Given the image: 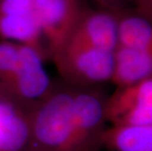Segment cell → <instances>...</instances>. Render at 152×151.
Returning <instances> with one entry per match:
<instances>
[{
    "mask_svg": "<svg viewBox=\"0 0 152 151\" xmlns=\"http://www.w3.org/2000/svg\"><path fill=\"white\" fill-rule=\"evenodd\" d=\"M103 147L112 151H152V125H111L103 134Z\"/></svg>",
    "mask_w": 152,
    "mask_h": 151,
    "instance_id": "cell-10",
    "label": "cell"
},
{
    "mask_svg": "<svg viewBox=\"0 0 152 151\" xmlns=\"http://www.w3.org/2000/svg\"><path fill=\"white\" fill-rule=\"evenodd\" d=\"M152 79V49L117 46L111 81L117 88Z\"/></svg>",
    "mask_w": 152,
    "mask_h": 151,
    "instance_id": "cell-8",
    "label": "cell"
},
{
    "mask_svg": "<svg viewBox=\"0 0 152 151\" xmlns=\"http://www.w3.org/2000/svg\"><path fill=\"white\" fill-rule=\"evenodd\" d=\"M106 117L112 126L152 125V79L117 88L107 98Z\"/></svg>",
    "mask_w": 152,
    "mask_h": 151,
    "instance_id": "cell-5",
    "label": "cell"
},
{
    "mask_svg": "<svg viewBox=\"0 0 152 151\" xmlns=\"http://www.w3.org/2000/svg\"><path fill=\"white\" fill-rule=\"evenodd\" d=\"M20 45L10 41L0 42V85L12 76L17 67Z\"/></svg>",
    "mask_w": 152,
    "mask_h": 151,
    "instance_id": "cell-13",
    "label": "cell"
},
{
    "mask_svg": "<svg viewBox=\"0 0 152 151\" xmlns=\"http://www.w3.org/2000/svg\"><path fill=\"white\" fill-rule=\"evenodd\" d=\"M58 72L74 88L95 86L111 81L114 52L69 37L52 54Z\"/></svg>",
    "mask_w": 152,
    "mask_h": 151,
    "instance_id": "cell-2",
    "label": "cell"
},
{
    "mask_svg": "<svg viewBox=\"0 0 152 151\" xmlns=\"http://www.w3.org/2000/svg\"><path fill=\"white\" fill-rule=\"evenodd\" d=\"M28 139V113L0 93V151H25Z\"/></svg>",
    "mask_w": 152,
    "mask_h": 151,
    "instance_id": "cell-9",
    "label": "cell"
},
{
    "mask_svg": "<svg viewBox=\"0 0 152 151\" xmlns=\"http://www.w3.org/2000/svg\"><path fill=\"white\" fill-rule=\"evenodd\" d=\"M115 12L118 19V46L152 49V21L132 10Z\"/></svg>",
    "mask_w": 152,
    "mask_h": 151,
    "instance_id": "cell-11",
    "label": "cell"
},
{
    "mask_svg": "<svg viewBox=\"0 0 152 151\" xmlns=\"http://www.w3.org/2000/svg\"><path fill=\"white\" fill-rule=\"evenodd\" d=\"M34 10L51 54L65 43L82 13L80 0H33Z\"/></svg>",
    "mask_w": 152,
    "mask_h": 151,
    "instance_id": "cell-6",
    "label": "cell"
},
{
    "mask_svg": "<svg viewBox=\"0 0 152 151\" xmlns=\"http://www.w3.org/2000/svg\"><path fill=\"white\" fill-rule=\"evenodd\" d=\"M70 36L92 46L114 52L118 46V19L116 12L86 10L83 8Z\"/></svg>",
    "mask_w": 152,
    "mask_h": 151,
    "instance_id": "cell-7",
    "label": "cell"
},
{
    "mask_svg": "<svg viewBox=\"0 0 152 151\" xmlns=\"http://www.w3.org/2000/svg\"><path fill=\"white\" fill-rule=\"evenodd\" d=\"M131 6V10L140 14L152 21V0H119Z\"/></svg>",
    "mask_w": 152,
    "mask_h": 151,
    "instance_id": "cell-14",
    "label": "cell"
},
{
    "mask_svg": "<svg viewBox=\"0 0 152 151\" xmlns=\"http://www.w3.org/2000/svg\"><path fill=\"white\" fill-rule=\"evenodd\" d=\"M0 36L41 51L39 42L43 35L34 10L19 14H0Z\"/></svg>",
    "mask_w": 152,
    "mask_h": 151,
    "instance_id": "cell-12",
    "label": "cell"
},
{
    "mask_svg": "<svg viewBox=\"0 0 152 151\" xmlns=\"http://www.w3.org/2000/svg\"><path fill=\"white\" fill-rule=\"evenodd\" d=\"M74 88L48 93L28 113L25 151H72Z\"/></svg>",
    "mask_w": 152,
    "mask_h": 151,
    "instance_id": "cell-1",
    "label": "cell"
},
{
    "mask_svg": "<svg viewBox=\"0 0 152 151\" xmlns=\"http://www.w3.org/2000/svg\"><path fill=\"white\" fill-rule=\"evenodd\" d=\"M0 91L19 105H35L44 98L51 91V83L41 51L20 44L17 67L10 78L0 85Z\"/></svg>",
    "mask_w": 152,
    "mask_h": 151,
    "instance_id": "cell-4",
    "label": "cell"
},
{
    "mask_svg": "<svg viewBox=\"0 0 152 151\" xmlns=\"http://www.w3.org/2000/svg\"><path fill=\"white\" fill-rule=\"evenodd\" d=\"M107 98L94 86L74 88L72 151H100L107 123Z\"/></svg>",
    "mask_w": 152,
    "mask_h": 151,
    "instance_id": "cell-3",
    "label": "cell"
}]
</instances>
